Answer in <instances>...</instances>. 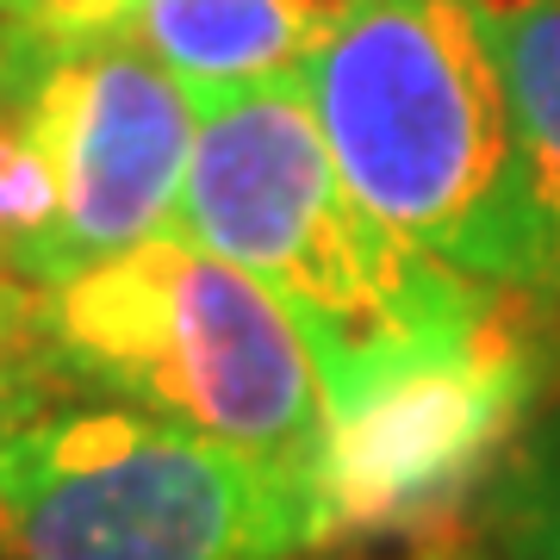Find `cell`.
Returning <instances> with one entry per match:
<instances>
[{"label":"cell","mask_w":560,"mask_h":560,"mask_svg":"<svg viewBox=\"0 0 560 560\" xmlns=\"http://www.w3.org/2000/svg\"><path fill=\"white\" fill-rule=\"evenodd\" d=\"M175 231L224 256L293 318L330 423L474 349L511 318L504 287L393 237L342 187L300 75L206 94Z\"/></svg>","instance_id":"obj_1"},{"label":"cell","mask_w":560,"mask_h":560,"mask_svg":"<svg viewBox=\"0 0 560 560\" xmlns=\"http://www.w3.org/2000/svg\"><path fill=\"white\" fill-rule=\"evenodd\" d=\"M300 81L342 187L393 237L529 300L517 125L474 0H349Z\"/></svg>","instance_id":"obj_2"},{"label":"cell","mask_w":560,"mask_h":560,"mask_svg":"<svg viewBox=\"0 0 560 560\" xmlns=\"http://www.w3.org/2000/svg\"><path fill=\"white\" fill-rule=\"evenodd\" d=\"M44 355L69 399H119L318 480V361L256 280L180 231L38 287Z\"/></svg>","instance_id":"obj_3"},{"label":"cell","mask_w":560,"mask_h":560,"mask_svg":"<svg viewBox=\"0 0 560 560\" xmlns=\"http://www.w3.org/2000/svg\"><path fill=\"white\" fill-rule=\"evenodd\" d=\"M541 393V337L511 318L474 349L423 368L393 393L330 423L318 467L324 517L337 536L411 529L492 474Z\"/></svg>","instance_id":"obj_6"},{"label":"cell","mask_w":560,"mask_h":560,"mask_svg":"<svg viewBox=\"0 0 560 560\" xmlns=\"http://www.w3.org/2000/svg\"><path fill=\"white\" fill-rule=\"evenodd\" d=\"M504 523H511V536L529 560H560V436H548L511 474Z\"/></svg>","instance_id":"obj_11"},{"label":"cell","mask_w":560,"mask_h":560,"mask_svg":"<svg viewBox=\"0 0 560 560\" xmlns=\"http://www.w3.org/2000/svg\"><path fill=\"white\" fill-rule=\"evenodd\" d=\"M517 125L529 206V300L560 318V0H474Z\"/></svg>","instance_id":"obj_8"},{"label":"cell","mask_w":560,"mask_h":560,"mask_svg":"<svg viewBox=\"0 0 560 560\" xmlns=\"http://www.w3.org/2000/svg\"><path fill=\"white\" fill-rule=\"evenodd\" d=\"M62 399H69V386L57 381V368L44 355L38 287H0V448Z\"/></svg>","instance_id":"obj_9"},{"label":"cell","mask_w":560,"mask_h":560,"mask_svg":"<svg viewBox=\"0 0 560 560\" xmlns=\"http://www.w3.org/2000/svg\"><path fill=\"white\" fill-rule=\"evenodd\" d=\"M131 7L138 0H0V38L38 50V57H57L101 32H125Z\"/></svg>","instance_id":"obj_10"},{"label":"cell","mask_w":560,"mask_h":560,"mask_svg":"<svg viewBox=\"0 0 560 560\" xmlns=\"http://www.w3.org/2000/svg\"><path fill=\"white\" fill-rule=\"evenodd\" d=\"M20 113L57 180V275L175 231L200 106L143 38L101 32L44 57Z\"/></svg>","instance_id":"obj_5"},{"label":"cell","mask_w":560,"mask_h":560,"mask_svg":"<svg viewBox=\"0 0 560 560\" xmlns=\"http://www.w3.org/2000/svg\"><path fill=\"white\" fill-rule=\"evenodd\" d=\"M342 13L349 0H138L125 32L150 44L194 101H206L300 75Z\"/></svg>","instance_id":"obj_7"},{"label":"cell","mask_w":560,"mask_h":560,"mask_svg":"<svg viewBox=\"0 0 560 560\" xmlns=\"http://www.w3.org/2000/svg\"><path fill=\"white\" fill-rule=\"evenodd\" d=\"M312 474L119 399H62L0 448V560H300Z\"/></svg>","instance_id":"obj_4"}]
</instances>
